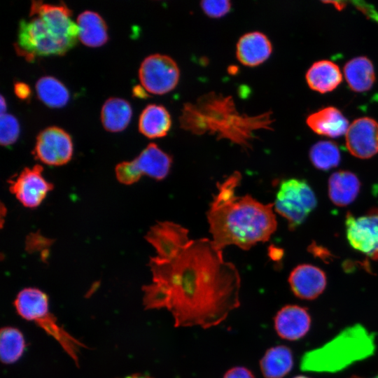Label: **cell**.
<instances>
[{"mask_svg": "<svg viewBox=\"0 0 378 378\" xmlns=\"http://www.w3.org/2000/svg\"><path fill=\"white\" fill-rule=\"evenodd\" d=\"M274 328L278 335L295 341L307 335L311 326V316L304 307L289 304L282 307L274 317Z\"/></svg>", "mask_w": 378, "mask_h": 378, "instance_id": "4fadbf2b", "label": "cell"}, {"mask_svg": "<svg viewBox=\"0 0 378 378\" xmlns=\"http://www.w3.org/2000/svg\"><path fill=\"white\" fill-rule=\"evenodd\" d=\"M305 78L309 88L320 93L332 91L342 79L338 66L326 59L314 62L308 69Z\"/></svg>", "mask_w": 378, "mask_h": 378, "instance_id": "ac0fdd59", "label": "cell"}, {"mask_svg": "<svg viewBox=\"0 0 378 378\" xmlns=\"http://www.w3.org/2000/svg\"><path fill=\"white\" fill-rule=\"evenodd\" d=\"M360 188L358 178L349 171L340 170L333 173L328 180V195L337 206H345L357 197Z\"/></svg>", "mask_w": 378, "mask_h": 378, "instance_id": "e0dca14e", "label": "cell"}, {"mask_svg": "<svg viewBox=\"0 0 378 378\" xmlns=\"http://www.w3.org/2000/svg\"><path fill=\"white\" fill-rule=\"evenodd\" d=\"M344 74L349 88L358 92L369 90L375 80L373 64L363 56L356 57L346 62Z\"/></svg>", "mask_w": 378, "mask_h": 378, "instance_id": "7402d4cb", "label": "cell"}, {"mask_svg": "<svg viewBox=\"0 0 378 378\" xmlns=\"http://www.w3.org/2000/svg\"><path fill=\"white\" fill-rule=\"evenodd\" d=\"M122 378H153V377H149L146 374H131V375L126 376Z\"/></svg>", "mask_w": 378, "mask_h": 378, "instance_id": "836d02e7", "label": "cell"}, {"mask_svg": "<svg viewBox=\"0 0 378 378\" xmlns=\"http://www.w3.org/2000/svg\"><path fill=\"white\" fill-rule=\"evenodd\" d=\"M293 378H309L307 376H304V375H298V376H296V377H294Z\"/></svg>", "mask_w": 378, "mask_h": 378, "instance_id": "d590c367", "label": "cell"}, {"mask_svg": "<svg viewBox=\"0 0 378 378\" xmlns=\"http://www.w3.org/2000/svg\"><path fill=\"white\" fill-rule=\"evenodd\" d=\"M349 378H363V377H358V376H355V375H354V376H352V377H349ZM370 378H378V372L377 373L376 375H374V377H370Z\"/></svg>", "mask_w": 378, "mask_h": 378, "instance_id": "e575fe53", "label": "cell"}, {"mask_svg": "<svg viewBox=\"0 0 378 378\" xmlns=\"http://www.w3.org/2000/svg\"><path fill=\"white\" fill-rule=\"evenodd\" d=\"M155 248L152 281L142 288L146 309H166L175 327L206 329L223 321L239 304L241 278L211 239H190L188 230L158 222L146 234Z\"/></svg>", "mask_w": 378, "mask_h": 378, "instance_id": "6da1fadb", "label": "cell"}, {"mask_svg": "<svg viewBox=\"0 0 378 378\" xmlns=\"http://www.w3.org/2000/svg\"><path fill=\"white\" fill-rule=\"evenodd\" d=\"M43 167L36 164L24 168L9 181V190L25 207L36 208L45 199L53 186L42 174Z\"/></svg>", "mask_w": 378, "mask_h": 378, "instance_id": "30bf717a", "label": "cell"}, {"mask_svg": "<svg viewBox=\"0 0 378 378\" xmlns=\"http://www.w3.org/2000/svg\"><path fill=\"white\" fill-rule=\"evenodd\" d=\"M376 349L375 335L363 326L346 327L323 346L306 352L300 363L301 370L337 372L368 358Z\"/></svg>", "mask_w": 378, "mask_h": 378, "instance_id": "277c9868", "label": "cell"}, {"mask_svg": "<svg viewBox=\"0 0 378 378\" xmlns=\"http://www.w3.org/2000/svg\"><path fill=\"white\" fill-rule=\"evenodd\" d=\"M78 38L85 46L99 47L108 39L107 25L97 12L85 10L80 13L76 22Z\"/></svg>", "mask_w": 378, "mask_h": 378, "instance_id": "d6986e66", "label": "cell"}, {"mask_svg": "<svg viewBox=\"0 0 378 378\" xmlns=\"http://www.w3.org/2000/svg\"><path fill=\"white\" fill-rule=\"evenodd\" d=\"M139 77L143 88L154 94H164L178 85L180 71L178 64L171 57L153 54L141 62Z\"/></svg>", "mask_w": 378, "mask_h": 378, "instance_id": "52a82bcc", "label": "cell"}, {"mask_svg": "<svg viewBox=\"0 0 378 378\" xmlns=\"http://www.w3.org/2000/svg\"><path fill=\"white\" fill-rule=\"evenodd\" d=\"M293 366V353L284 345L268 349L260 360V370L265 378H283Z\"/></svg>", "mask_w": 378, "mask_h": 378, "instance_id": "44dd1931", "label": "cell"}, {"mask_svg": "<svg viewBox=\"0 0 378 378\" xmlns=\"http://www.w3.org/2000/svg\"><path fill=\"white\" fill-rule=\"evenodd\" d=\"M25 346L22 332L12 327H5L1 330L0 356L4 363L10 364L18 360Z\"/></svg>", "mask_w": 378, "mask_h": 378, "instance_id": "d4e9b609", "label": "cell"}, {"mask_svg": "<svg viewBox=\"0 0 378 378\" xmlns=\"http://www.w3.org/2000/svg\"><path fill=\"white\" fill-rule=\"evenodd\" d=\"M346 146L354 156L368 159L378 153V122L363 117L355 120L346 133Z\"/></svg>", "mask_w": 378, "mask_h": 378, "instance_id": "8fae6325", "label": "cell"}, {"mask_svg": "<svg viewBox=\"0 0 378 378\" xmlns=\"http://www.w3.org/2000/svg\"><path fill=\"white\" fill-rule=\"evenodd\" d=\"M20 125L17 118L11 114L4 113L0 118V142L2 146L13 144L18 138Z\"/></svg>", "mask_w": 378, "mask_h": 378, "instance_id": "4316f807", "label": "cell"}, {"mask_svg": "<svg viewBox=\"0 0 378 378\" xmlns=\"http://www.w3.org/2000/svg\"><path fill=\"white\" fill-rule=\"evenodd\" d=\"M33 154L36 159L48 165L66 164L73 155L71 138L60 127H46L38 133Z\"/></svg>", "mask_w": 378, "mask_h": 378, "instance_id": "ba28073f", "label": "cell"}, {"mask_svg": "<svg viewBox=\"0 0 378 378\" xmlns=\"http://www.w3.org/2000/svg\"><path fill=\"white\" fill-rule=\"evenodd\" d=\"M288 282L295 296L303 300H314L325 290L327 279L325 272L318 267L302 264L292 270Z\"/></svg>", "mask_w": 378, "mask_h": 378, "instance_id": "7c38bea8", "label": "cell"}, {"mask_svg": "<svg viewBox=\"0 0 378 378\" xmlns=\"http://www.w3.org/2000/svg\"><path fill=\"white\" fill-rule=\"evenodd\" d=\"M14 92L15 95L22 100L27 99L31 95L29 86L22 82H16L15 83Z\"/></svg>", "mask_w": 378, "mask_h": 378, "instance_id": "4dcf8cb0", "label": "cell"}, {"mask_svg": "<svg viewBox=\"0 0 378 378\" xmlns=\"http://www.w3.org/2000/svg\"><path fill=\"white\" fill-rule=\"evenodd\" d=\"M306 122L316 134L332 138L346 134L349 126L342 113L333 106L326 107L310 114Z\"/></svg>", "mask_w": 378, "mask_h": 378, "instance_id": "9a60e30c", "label": "cell"}, {"mask_svg": "<svg viewBox=\"0 0 378 378\" xmlns=\"http://www.w3.org/2000/svg\"><path fill=\"white\" fill-rule=\"evenodd\" d=\"M133 161L141 176L156 180L167 176L172 163V157L154 143L149 144Z\"/></svg>", "mask_w": 378, "mask_h": 378, "instance_id": "2e32d148", "label": "cell"}, {"mask_svg": "<svg viewBox=\"0 0 378 378\" xmlns=\"http://www.w3.org/2000/svg\"><path fill=\"white\" fill-rule=\"evenodd\" d=\"M0 105H1V115L6 113V101L3 97V95H1V101H0Z\"/></svg>", "mask_w": 378, "mask_h": 378, "instance_id": "d6a6232c", "label": "cell"}, {"mask_svg": "<svg viewBox=\"0 0 378 378\" xmlns=\"http://www.w3.org/2000/svg\"><path fill=\"white\" fill-rule=\"evenodd\" d=\"M223 378H255L253 374L244 367H234L227 370Z\"/></svg>", "mask_w": 378, "mask_h": 378, "instance_id": "f546056e", "label": "cell"}, {"mask_svg": "<svg viewBox=\"0 0 378 378\" xmlns=\"http://www.w3.org/2000/svg\"><path fill=\"white\" fill-rule=\"evenodd\" d=\"M171 126V115L166 108L162 105L148 104L139 116V132L150 139L164 136L169 131Z\"/></svg>", "mask_w": 378, "mask_h": 378, "instance_id": "ffe728a7", "label": "cell"}, {"mask_svg": "<svg viewBox=\"0 0 378 378\" xmlns=\"http://www.w3.org/2000/svg\"><path fill=\"white\" fill-rule=\"evenodd\" d=\"M346 237L356 250L378 258V208L365 215L355 217L349 212L345 220Z\"/></svg>", "mask_w": 378, "mask_h": 378, "instance_id": "9c48e42d", "label": "cell"}, {"mask_svg": "<svg viewBox=\"0 0 378 378\" xmlns=\"http://www.w3.org/2000/svg\"><path fill=\"white\" fill-rule=\"evenodd\" d=\"M241 175L234 172L217 185L218 191L207 211L214 246L222 250L230 245L248 250L268 241L277 227L273 204L237 195Z\"/></svg>", "mask_w": 378, "mask_h": 378, "instance_id": "7a4b0ae2", "label": "cell"}, {"mask_svg": "<svg viewBox=\"0 0 378 378\" xmlns=\"http://www.w3.org/2000/svg\"><path fill=\"white\" fill-rule=\"evenodd\" d=\"M200 4L204 13L210 18L223 17L231 8V3L227 0H205Z\"/></svg>", "mask_w": 378, "mask_h": 378, "instance_id": "f1b7e54d", "label": "cell"}, {"mask_svg": "<svg viewBox=\"0 0 378 378\" xmlns=\"http://www.w3.org/2000/svg\"><path fill=\"white\" fill-rule=\"evenodd\" d=\"M132 113L131 105L127 100L119 97H110L102 106L101 120L106 130L117 132L127 127Z\"/></svg>", "mask_w": 378, "mask_h": 378, "instance_id": "603a6c76", "label": "cell"}, {"mask_svg": "<svg viewBox=\"0 0 378 378\" xmlns=\"http://www.w3.org/2000/svg\"><path fill=\"white\" fill-rule=\"evenodd\" d=\"M272 46L267 36L260 31H252L241 36L236 47L238 60L247 66H255L270 56Z\"/></svg>", "mask_w": 378, "mask_h": 378, "instance_id": "5bb4252c", "label": "cell"}, {"mask_svg": "<svg viewBox=\"0 0 378 378\" xmlns=\"http://www.w3.org/2000/svg\"><path fill=\"white\" fill-rule=\"evenodd\" d=\"M115 175L118 181L125 185L133 184L142 176L133 160L118 164L115 167Z\"/></svg>", "mask_w": 378, "mask_h": 378, "instance_id": "83f0119b", "label": "cell"}, {"mask_svg": "<svg viewBox=\"0 0 378 378\" xmlns=\"http://www.w3.org/2000/svg\"><path fill=\"white\" fill-rule=\"evenodd\" d=\"M145 89L139 85L137 86H135L133 89V93L135 96L136 97H146V92H145Z\"/></svg>", "mask_w": 378, "mask_h": 378, "instance_id": "1f68e13d", "label": "cell"}, {"mask_svg": "<svg viewBox=\"0 0 378 378\" xmlns=\"http://www.w3.org/2000/svg\"><path fill=\"white\" fill-rule=\"evenodd\" d=\"M29 17L19 22L15 44L18 54L27 60L62 55L76 44L78 28L71 19V10L63 2L33 1Z\"/></svg>", "mask_w": 378, "mask_h": 378, "instance_id": "3957f363", "label": "cell"}, {"mask_svg": "<svg viewBox=\"0 0 378 378\" xmlns=\"http://www.w3.org/2000/svg\"><path fill=\"white\" fill-rule=\"evenodd\" d=\"M36 91L38 98L51 108L62 107L69 99V92L66 86L50 76H43L36 81Z\"/></svg>", "mask_w": 378, "mask_h": 378, "instance_id": "cb8c5ba5", "label": "cell"}, {"mask_svg": "<svg viewBox=\"0 0 378 378\" xmlns=\"http://www.w3.org/2000/svg\"><path fill=\"white\" fill-rule=\"evenodd\" d=\"M340 157L337 146L330 141H318L309 150V159L312 164L323 171L337 167L340 162Z\"/></svg>", "mask_w": 378, "mask_h": 378, "instance_id": "484cf974", "label": "cell"}, {"mask_svg": "<svg viewBox=\"0 0 378 378\" xmlns=\"http://www.w3.org/2000/svg\"><path fill=\"white\" fill-rule=\"evenodd\" d=\"M316 195L302 179L289 178L280 183L274 204V210L285 218L290 230H295L316 206Z\"/></svg>", "mask_w": 378, "mask_h": 378, "instance_id": "8992f818", "label": "cell"}, {"mask_svg": "<svg viewBox=\"0 0 378 378\" xmlns=\"http://www.w3.org/2000/svg\"><path fill=\"white\" fill-rule=\"evenodd\" d=\"M14 304L19 315L43 329L78 365V354L84 345L58 324L56 318L49 312L48 297L43 291L26 288L18 294Z\"/></svg>", "mask_w": 378, "mask_h": 378, "instance_id": "5b68a950", "label": "cell"}]
</instances>
